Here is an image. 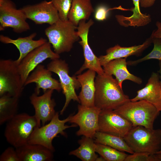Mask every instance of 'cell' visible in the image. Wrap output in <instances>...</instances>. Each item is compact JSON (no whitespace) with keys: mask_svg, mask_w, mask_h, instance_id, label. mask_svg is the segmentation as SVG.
<instances>
[{"mask_svg":"<svg viewBox=\"0 0 161 161\" xmlns=\"http://www.w3.org/2000/svg\"><path fill=\"white\" fill-rule=\"evenodd\" d=\"M111 9H108L103 5L98 6L96 8L95 13V19L99 21H103L107 19L109 11Z\"/></svg>","mask_w":161,"mask_h":161,"instance_id":"cell-33","label":"cell"},{"mask_svg":"<svg viewBox=\"0 0 161 161\" xmlns=\"http://www.w3.org/2000/svg\"><path fill=\"white\" fill-rule=\"evenodd\" d=\"M36 35V33L34 32L28 36L20 37L16 39H13L8 37L1 35L0 41L4 44H12L18 49L20 55L18 59L15 61L18 65L30 52L47 42L46 39L43 38H41L38 40H34L33 39Z\"/></svg>","mask_w":161,"mask_h":161,"instance_id":"cell-19","label":"cell"},{"mask_svg":"<svg viewBox=\"0 0 161 161\" xmlns=\"http://www.w3.org/2000/svg\"><path fill=\"white\" fill-rule=\"evenodd\" d=\"M19 98L8 95L0 96V125L7 122L17 114Z\"/></svg>","mask_w":161,"mask_h":161,"instance_id":"cell-27","label":"cell"},{"mask_svg":"<svg viewBox=\"0 0 161 161\" xmlns=\"http://www.w3.org/2000/svg\"><path fill=\"white\" fill-rule=\"evenodd\" d=\"M27 18L35 24L52 25L59 19L58 12L51 1H44L34 5H28L21 9Z\"/></svg>","mask_w":161,"mask_h":161,"instance_id":"cell-15","label":"cell"},{"mask_svg":"<svg viewBox=\"0 0 161 161\" xmlns=\"http://www.w3.org/2000/svg\"><path fill=\"white\" fill-rule=\"evenodd\" d=\"M95 150L105 161H125L128 155L123 152L100 143H96Z\"/></svg>","mask_w":161,"mask_h":161,"instance_id":"cell-28","label":"cell"},{"mask_svg":"<svg viewBox=\"0 0 161 161\" xmlns=\"http://www.w3.org/2000/svg\"><path fill=\"white\" fill-rule=\"evenodd\" d=\"M132 127L129 121L114 110H101L97 131L124 137Z\"/></svg>","mask_w":161,"mask_h":161,"instance_id":"cell-13","label":"cell"},{"mask_svg":"<svg viewBox=\"0 0 161 161\" xmlns=\"http://www.w3.org/2000/svg\"><path fill=\"white\" fill-rule=\"evenodd\" d=\"M101 109L96 106L89 107L81 105L78 106V112L70 115L69 122L79 127L76 134L93 139L98 131L99 117Z\"/></svg>","mask_w":161,"mask_h":161,"instance_id":"cell-10","label":"cell"},{"mask_svg":"<svg viewBox=\"0 0 161 161\" xmlns=\"http://www.w3.org/2000/svg\"><path fill=\"white\" fill-rule=\"evenodd\" d=\"M134 7L131 9L132 14L126 17L121 15H117L116 19L118 23L125 27L129 26L141 27L145 26L151 21L150 15L142 13L140 8V0H132Z\"/></svg>","mask_w":161,"mask_h":161,"instance_id":"cell-24","label":"cell"},{"mask_svg":"<svg viewBox=\"0 0 161 161\" xmlns=\"http://www.w3.org/2000/svg\"><path fill=\"white\" fill-rule=\"evenodd\" d=\"M27 18L21 9H18L10 0H0V30L10 27L17 33L30 29Z\"/></svg>","mask_w":161,"mask_h":161,"instance_id":"cell-9","label":"cell"},{"mask_svg":"<svg viewBox=\"0 0 161 161\" xmlns=\"http://www.w3.org/2000/svg\"><path fill=\"white\" fill-rule=\"evenodd\" d=\"M24 87L15 61H0V96L4 95L19 98Z\"/></svg>","mask_w":161,"mask_h":161,"instance_id":"cell-8","label":"cell"},{"mask_svg":"<svg viewBox=\"0 0 161 161\" xmlns=\"http://www.w3.org/2000/svg\"><path fill=\"white\" fill-rule=\"evenodd\" d=\"M154 157L157 159V161H161V154H154Z\"/></svg>","mask_w":161,"mask_h":161,"instance_id":"cell-36","label":"cell"},{"mask_svg":"<svg viewBox=\"0 0 161 161\" xmlns=\"http://www.w3.org/2000/svg\"><path fill=\"white\" fill-rule=\"evenodd\" d=\"M157 154H161V150L159 151Z\"/></svg>","mask_w":161,"mask_h":161,"instance_id":"cell-39","label":"cell"},{"mask_svg":"<svg viewBox=\"0 0 161 161\" xmlns=\"http://www.w3.org/2000/svg\"><path fill=\"white\" fill-rule=\"evenodd\" d=\"M157 29L156 30H154L151 34L153 38H161V22L157 21L156 24Z\"/></svg>","mask_w":161,"mask_h":161,"instance_id":"cell-34","label":"cell"},{"mask_svg":"<svg viewBox=\"0 0 161 161\" xmlns=\"http://www.w3.org/2000/svg\"><path fill=\"white\" fill-rule=\"evenodd\" d=\"M160 85L161 89V81H160Z\"/></svg>","mask_w":161,"mask_h":161,"instance_id":"cell-40","label":"cell"},{"mask_svg":"<svg viewBox=\"0 0 161 161\" xmlns=\"http://www.w3.org/2000/svg\"><path fill=\"white\" fill-rule=\"evenodd\" d=\"M95 106L102 109L114 110L130 101L112 75L97 74L95 79Z\"/></svg>","mask_w":161,"mask_h":161,"instance_id":"cell-1","label":"cell"},{"mask_svg":"<svg viewBox=\"0 0 161 161\" xmlns=\"http://www.w3.org/2000/svg\"><path fill=\"white\" fill-rule=\"evenodd\" d=\"M156 0H140V2L141 7L146 8L152 6Z\"/></svg>","mask_w":161,"mask_h":161,"instance_id":"cell-35","label":"cell"},{"mask_svg":"<svg viewBox=\"0 0 161 161\" xmlns=\"http://www.w3.org/2000/svg\"><path fill=\"white\" fill-rule=\"evenodd\" d=\"M60 57L59 55L52 50L49 42L30 52L17 65L22 86H24L27 78L38 65L47 58L52 60Z\"/></svg>","mask_w":161,"mask_h":161,"instance_id":"cell-11","label":"cell"},{"mask_svg":"<svg viewBox=\"0 0 161 161\" xmlns=\"http://www.w3.org/2000/svg\"><path fill=\"white\" fill-rule=\"evenodd\" d=\"M114 111L129 121L133 126H142L151 129H153L154 122L160 112L144 100L130 101Z\"/></svg>","mask_w":161,"mask_h":161,"instance_id":"cell-4","label":"cell"},{"mask_svg":"<svg viewBox=\"0 0 161 161\" xmlns=\"http://www.w3.org/2000/svg\"><path fill=\"white\" fill-rule=\"evenodd\" d=\"M126 58H119L112 60L103 66L105 73L114 75L121 87L123 82L129 80L140 84L142 82L141 79L130 73L127 69Z\"/></svg>","mask_w":161,"mask_h":161,"instance_id":"cell-21","label":"cell"},{"mask_svg":"<svg viewBox=\"0 0 161 161\" xmlns=\"http://www.w3.org/2000/svg\"><path fill=\"white\" fill-rule=\"evenodd\" d=\"M94 11L91 0H73L68 20L77 27L81 20L89 19Z\"/></svg>","mask_w":161,"mask_h":161,"instance_id":"cell-23","label":"cell"},{"mask_svg":"<svg viewBox=\"0 0 161 161\" xmlns=\"http://www.w3.org/2000/svg\"><path fill=\"white\" fill-rule=\"evenodd\" d=\"M134 152L157 154L161 149V129L133 126L123 137Z\"/></svg>","mask_w":161,"mask_h":161,"instance_id":"cell-2","label":"cell"},{"mask_svg":"<svg viewBox=\"0 0 161 161\" xmlns=\"http://www.w3.org/2000/svg\"><path fill=\"white\" fill-rule=\"evenodd\" d=\"M94 139L95 143L110 146L121 151L131 154L134 153L123 137L97 131Z\"/></svg>","mask_w":161,"mask_h":161,"instance_id":"cell-26","label":"cell"},{"mask_svg":"<svg viewBox=\"0 0 161 161\" xmlns=\"http://www.w3.org/2000/svg\"><path fill=\"white\" fill-rule=\"evenodd\" d=\"M53 91L48 89L40 96L34 93L30 97V102L34 109V115L38 127L41 126V123L44 126L49 122L56 112L55 109L56 103L54 100L52 98Z\"/></svg>","mask_w":161,"mask_h":161,"instance_id":"cell-14","label":"cell"},{"mask_svg":"<svg viewBox=\"0 0 161 161\" xmlns=\"http://www.w3.org/2000/svg\"><path fill=\"white\" fill-rule=\"evenodd\" d=\"M159 66H160V69H159V71H158V72L160 74V77L161 79V61H160Z\"/></svg>","mask_w":161,"mask_h":161,"instance_id":"cell-37","label":"cell"},{"mask_svg":"<svg viewBox=\"0 0 161 161\" xmlns=\"http://www.w3.org/2000/svg\"><path fill=\"white\" fill-rule=\"evenodd\" d=\"M70 116V115L66 119L61 120L59 118L58 112H56L48 123L35 128L28 143L41 145L53 152L55 148L52 144L53 139L59 134L66 136L64 132L65 129L77 126L76 124L71 126L65 124L69 122Z\"/></svg>","mask_w":161,"mask_h":161,"instance_id":"cell-6","label":"cell"},{"mask_svg":"<svg viewBox=\"0 0 161 161\" xmlns=\"http://www.w3.org/2000/svg\"><path fill=\"white\" fill-rule=\"evenodd\" d=\"M128 155L125 161H157L154 154L144 152H134Z\"/></svg>","mask_w":161,"mask_h":161,"instance_id":"cell-31","label":"cell"},{"mask_svg":"<svg viewBox=\"0 0 161 161\" xmlns=\"http://www.w3.org/2000/svg\"><path fill=\"white\" fill-rule=\"evenodd\" d=\"M137 93L134 97L130 99L131 101L144 100L161 111V89L158 73L153 72L145 86L138 90Z\"/></svg>","mask_w":161,"mask_h":161,"instance_id":"cell-17","label":"cell"},{"mask_svg":"<svg viewBox=\"0 0 161 161\" xmlns=\"http://www.w3.org/2000/svg\"><path fill=\"white\" fill-rule=\"evenodd\" d=\"M96 161H105V160L102 157L100 156V157H98L97 158V159Z\"/></svg>","mask_w":161,"mask_h":161,"instance_id":"cell-38","label":"cell"},{"mask_svg":"<svg viewBox=\"0 0 161 161\" xmlns=\"http://www.w3.org/2000/svg\"><path fill=\"white\" fill-rule=\"evenodd\" d=\"M152 43L154 45L151 52L143 58L138 60L127 62V65H134L144 61L156 59L161 61V38L152 37Z\"/></svg>","mask_w":161,"mask_h":161,"instance_id":"cell-29","label":"cell"},{"mask_svg":"<svg viewBox=\"0 0 161 161\" xmlns=\"http://www.w3.org/2000/svg\"><path fill=\"white\" fill-rule=\"evenodd\" d=\"M96 72L88 70L76 76L81 86V90L78 96L81 105L91 107L95 106V78Z\"/></svg>","mask_w":161,"mask_h":161,"instance_id":"cell-20","label":"cell"},{"mask_svg":"<svg viewBox=\"0 0 161 161\" xmlns=\"http://www.w3.org/2000/svg\"><path fill=\"white\" fill-rule=\"evenodd\" d=\"M152 43V37L147 39L142 44L130 47H122L117 44L107 49L106 54L98 57L100 65L103 66L110 61L117 58H126L131 55H138Z\"/></svg>","mask_w":161,"mask_h":161,"instance_id":"cell-18","label":"cell"},{"mask_svg":"<svg viewBox=\"0 0 161 161\" xmlns=\"http://www.w3.org/2000/svg\"><path fill=\"white\" fill-rule=\"evenodd\" d=\"M9 147L6 148L0 156V161H19L16 148Z\"/></svg>","mask_w":161,"mask_h":161,"instance_id":"cell-32","label":"cell"},{"mask_svg":"<svg viewBox=\"0 0 161 161\" xmlns=\"http://www.w3.org/2000/svg\"><path fill=\"white\" fill-rule=\"evenodd\" d=\"M19 161H51L53 152L40 144L28 143L16 148Z\"/></svg>","mask_w":161,"mask_h":161,"instance_id":"cell-22","label":"cell"},{"mask_svg":"<svg viewBox=\"0 0 161 161\" xmlns=\"http://www.w3.org/2000/svg\"><path fill=\"white\" fill-rule=\"evenodd\" d=\"M52 75L51 71L44 65L40 64L29 75L24 86L35 83L34 93L37 95H39L41 89L44 92L48 89L56 90L59 92L62 90L60 83L53 78Z\"/></svg>","mask_w":161,"mask_h":161,"instance_id":"cell-16","label":"cell"},{"mask_svg":"<svg viewBox=\"0 0 161 161\" xmlns=\"http://www.w3.org/2000/svg\"><path fill=\"white\" fill-rule=\"evenodd\" d=\"M78 143L80 146L71 151L70 155L75 156L83 161H95L98 157L96 154L95 143L93 139L83 136Z\"/></svg>","mask_w":161,"mask_h":161,"instance_id":"cell-25","label":"cell"},{"mask_svg":"<svg viewBox=\"0 0 161 161\" xmlns=\"http://www.w3.org/2000/svg\"><path fill=\"white\" fill-rule=\"evenodd\" d=\"M77 27L68 20L60 19L45 29V34L55 53L59 55L71 50L74 43L80 38Z\"/></svg>","mask_w":161,"mask_h":161,"instance_id":"cell-5","label":"cell"},{"mask_svg":"<svg viewBox=\"0 0 161 161\" xmlns=\"http://www.w3.org/2000/svg\"><path fill=\"white\" fill-rule=\"evenodd\" d=\"M58 11L60 19L68 20V15L71 8L73 0H51Z\"/></svg>","mask_w":161,"mask_h":161,"instance_id":"cell-30","label":"cell"},{"mask_svg":"<svg viewBox=\"0 0 161 161\" xmlns=\"http://www.w3.org/2000/svg\"><path fill=\"white\" fill-rule=\"evenodd\" d=\"M4 135L7 142L15 148L28 143L35 128L38 126L34 115L17 114L6 122Z\"/></svg>","mask_w":161,"mask_h":161,"instance_id":"cell-3","label":"cell"},{"mask_svg":"<svg viewBox=\"0 0 161 161\" xmlns=\"http://www.w3.org/2000/svg\"><path fill=\"white\" fill-rule=\"evenodd\" d=\"M47 68L59 77L62 92L66 98L64 105L60 111V114H62L72 100L80 103L75 90L80 85L76 77L69 76L68 64L65 60L59 58L52 60L47 65Z\"/></svg>","mask_w":161,"mask_h":161,"instance_id":"cell-7","label":"cell"},{"mask_svg":"<svg viewBox=\"0 0 161 161\" xmlns=\"http://www.w3.org/2000/svg\"><path fill=\"white\" fill-rule=\"evenodd\" d=\"M86 20L80 21L77 27V30L81 41L79 43L83 49L84 62L82 66L76 73V74H81L85 69H88L95 71L97 74L104 73L103 68L100 63L98 57L93 53L88 43V35L89 29L94 24L92 19L87 22Z\"/></svg>","mask_w":161,"mask_h":161,"instance_id":"cell-12","label":"cell"}]
</instances>
